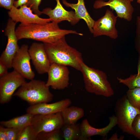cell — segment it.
I'll list each match as a JSON object with an SVG mask.
<instances>
[{"instance_id": "6da1fadb", "label": "cell", "mask_w": 140, "mask_h": 140, "mask_svg": "<svg viewBox=\"0 0 140 140\" xmlns=\"http://www.w3.org/2000/svg\"><path fill=\"white\" fill-rule=\"evenodd\" d=\"M58 24L53 22L44 24L20 23L16 29V33L18 40L31 39L47 44L55 43L69 34L83 35L75 31L61 29Z\"/></svg>"}, {"instance_id": "7a4b0ae2", "label": "cell", "mask_w": 140, "mask_h": 140, "mask_svg": "<svg viewBox=\"0 0 140 140\" xmlns=\"http://www.w3.org/2000/svg\"><path fill=\"white\" fill-rule=\"evenodd\" d=\"M44 43L51 64L68 66L80 71L83 62L81 53L66 43L65 37L52 44Z\"/></svg>"}, {"instance_id": "3957f363", "label": "cell", "mask_w": 140, "mask_h": 140, "mask_svg": "<svg viewBox=\"0 0 140 140\" xmlns=\"http://www.w3.org/2000/svg\"><path fill=\"white\" fill-rule=\"evenodd\" d=\"M81 67L80 71L83 75L85 88L87 92L106 97L114 94L105 73L90 67L83 62L81 63Z\"/></svg>"}, {"instance_id": "277c9868", "label": "cell", "mask_w": 140, "mask_h": 140, "mask_svg": "<svg viewBox=\"0 0 140 140\" xmlns=\"http://www.w3.org/2000/svg\"><path fill=\"white\" fill-rule=\"evenodd\" d=\"M13 95L18 97L31 105L51 101L53 95L46 83L32 79L20 87Z\"/></svg>"}, {"instance_id": "5b68a950", "label": "cell", "mask_w": 140, "mask_h": 140, "mask_svg": "<svg viewBox=\"0 0 140 140\" xmlns=\"http://www.w3.org/2000/svg\"><path fill=\"white\" fill-rule=\"evenodd\" d=\"M115 111L118 127L123 132L132 135V124L136 116L140 114V109L132 106L124 95L116 101Z\"/></svg>"}, {"instance_id": "8992f818", "label": "cell", "mask_w": 140, "mask_h": 140, "mask_svg": "<svg viewBox=\"0 0 140 140\" xmlns=\"http://www.w3.org/2000/svg\"><path fill=\"white\" fill-rule=\"evenodd\" d=\"M25 78L15 70L1 77L0 102L4 104L11 100L16 89L25 83Z\"/></svg>"}, {"instance_id": "52a82bcc", "label": "cell", "mask_w": 140, "mask_h": 140, "mask_svg": "<svg viewBox=\"0 0 140 140\" xmlns=\"http://www.w3.org/2000/svg\"><path fill=\"white\" fill-rule=\"evenodd\" d=\"M64 124L61 112L34 115L31 124L36 134L59 130Z\"/></svg>"}, {"instance_id": "ba28073f", "label": "cell", "mask_w": 140, "mask_h": 140, "mask_svg": "<svg viewBox=\"0 0 140 140\" xmlns=\"http://www.w3.org/2000/svg\"><path fill=\"white\" fill-rule=\"evenodd\" d=\"M117 17L112 11L107 9L104 15L95 21L93 28V37L104 35L111 39H116L118 36L116 27Z\"/></svg>"}, {"instance_id": "9c48e42d", "label": "cell", "mask_w": 140, "mask_h": 140, "mask_svg": "<svg viewBox=\"0 0 140 140\" xmlns=\"http://www.w3.org/2000/svg\"><path fill=\"white\" fill-rule=\"evenodd\" d=\"M16 23L11 18L8 20L5 30V34L8 38L6 47L0 57V62L5 65L8 68H12L13 59L19 47L15 32Z\"/></svg>"}, {"instance_id": "30bf717a", "label": "cell", "mask_w": 140, "mask_h": 140, "mask_svg": "<svg viewBox=\"0 0 140 140\" xmlns=\"http://www.w3.org/2000/svg\"><path fill=\"white\" fill-rule=\"evenodd\" d=\"M47 86L53 89H63L69 84V71L67 66L55 63L51 64L47 72Z\"/></svg>"}, {"instance_id": "8fae6325", "label": "cell", "mask_w": 140, "mask_h": 140, "mask_svg": "<svg viewBox=\"0 0 140 140\" xmlns=\"http://www.w3.org/2000/svg\"><path fill=\"white\" fill-rule=\"evenodd\" d=\"M28 46L23 45L19 48L12 61V67L25 78L31 80L35 77L30 65L31 58L28 51Z\"/></svg>"}, {"instance_id": "7c38bea8", "label": "cell", "mask_w": 140, "mask_h": 140, "mask_svg": "<svg viewBox=\"0 0 140 140\" xmlns=\"http://www.w3.org/2000/svg\"><path fill=\"white\" fill-rule=\"evenodd\" d=\"M131 2V0H109L107 2L97 0L95 2L93 6L95 9H98L108 6L115 11L117 17L130 22L134 11Z\"/></svg>"}, {"instance_id": "4fadbf2b", "label": "cell", "mask_w": 140, "mask_h": 140, "mask_svg": "<svg viewBox=\"0 0 140 140\" xmlns=\"http://www.w3.org/2000/svg\"><path fill=\"white\" fill-rule=\"evenodd\" d=\"M28 51L31 60L37 72L40 74L47 73L51 64L44 43H33Z\"/></svg>"}, {"instance_id": "5bb4252c", "label": "cell", "mask_w": 140, "mask_h": 140, "mask_svg": "<svg viewBox=\"0 0 140 140\" xmlns=\"http://www.w3.org/2000/svg\"><path fill=\"white\" fill-rule=\"evenodd\" d=\"M9 17L17 23L27 24L31 23L44 24L51 21V19L43 18L33 13L31 8L24 5L18 8L14 6L8 12Z\"/></svg>"}, {"instance_id": "9a60e30c", "label": "cell", "mask_w": 140, "mask_h": 140, "mask_svg": "<svg viewBox=\"0 0 140 140\" xmlns=\"http://www.w3.org/2000/svg\"><path fill=\"white\" fill-rule=\"evenodd\" d=\"M71 101L68 99H63L51 103H39L31 105L27 109V113L34 115H47L61 112L69 106Z\"/></svg>"}, {"instance_id": "2e32d148", "label": "cell", "mask_w": 140, "mask_h": 140, "mask_svg": "<svg viewBox=\"0 0 140 140\" xmlns=\"http://www.w3.org/2000/svg\"><path fill=\"white\" fill-rule=\"evenodd\" d=\"M56 1L57 4L54 9L46 8L43 9L41 11L42 13L48 16L52 22L58 23L62 21L67 20L74 25L79 22L80 19L75 12L67 11L63 7L60 0Z\"/></svg>"}, {"instance_id": "e0dca14e", "label": "cell", "mask_w": 140, "mask_h": 140, "mask_svg": "<svg viewBox=\"0 0 140 140\" xmlns=\"http://www.w3.org/2000/svg\"><path fill=\"white\" fill-rule=\"evenodd\" d=\"M109 123L106 127L101 128H94L89 124L87 119L83 120L80 125L81 132V140L91 139V136L100 135L104 137L117 124V118L115 115L110 116Z\"/></svg>"}, {"instance_id": "ac0fdd59", "label": "cell", "mask_w": 140, "mask_h": 140, "mask_svg": "<svg viewBox=\"0 0 140 140\" xmlns=\"http://www.w3.org/2000/svg\"><path fill=\"white\" fill-rule=\"evenodd\" d=\"M64 5L67 7L74 9L75 14L80 19H83L86 22L91 33L95 21L90 17L86 8L84 0H78L76 4L71 3L66 0H62Z\"/></svg>"}, {"instance_id": "d6986e66", "label": "cell", "mask_w": 140, "mask_h": 140, "mask_svg": "<svg viewBox=\"0 0 140 140\" xmlns=\"http://www.w3.org/2000/svg\"><path fill=\"white\" fill-rule=\"evenodd\" d=\"M61 113L64 124H68L76 123L85 114L84 110L82 108L74 106H69Z\"/></svg>"}, {"instance_id": "ffe728a7", "label": "cell", "mask_w": 140, "mask_h": 140, "mask_svg": "<svg viewBox=\"0 0 140 140\" xmlns=\"http://www.w3.org/2000/svg\"><path fill=\"white\" fill-rule=\"evenodd\" d=\"M34 115L27 113L8 120L1 121L0 124L5 127L22 129L25 127L31 124Z\"/></svg>"}, {"instance_id": "44dd1931", "label": "cell", "mask_w": 140, "mask_h": 140, "mask_svg": "<svg viewBox=\"0 0 140 140\" xmlns=\"http://www.w3.org/2000/svg\"><path fill=\"white\" fill-rule=\"evenodd\" d=\"M60 130L63 139L81 140V132L79 124H64Z\"/></svg>"}, {"instance_id": "7402d4cb", "label": "cell", "mask_w": 140, "mask_h": 140, "mask_svg": "<svg viewBox=\"0 0 140 140\" xmlns=\"http://www.w3.org/2000/svg\"><path fill=\"white\" fill-rule=\"evenodd\" d=\"M117 78L120 83L126 85L129 89L140 88V75L138 71L137 74H131L128 78L123 79L117 77Z\"/></svg>"}, {"instance_id": "603a6c76", "label": "cell", "mask_w": 140, "mask_h": 140, "mask_svg": "<svg viewBox=\"0 0 140 140\" xmlns=\"http://www.w3.org/2000/svg\"><path fill=\"white\" fill-rule=\"evenodd\" d=\"M126 96L130 103L133 107L140 109V88L129 89Z\"/></svg>"}, {"instance_id": "cb8c5ba5", "label": "cell", "mask_w": 140, "mask_h": 140, "mask_svg": "<svg viewBox=\"0 0 140 140\" xmlns=\"http://www.w3.org/2000/svg\"><path fill=\"white\" fill-rule=\"evenodd\" d=\"M38 135L31 125L25 127L20 130L17 140H37Z\"/></svg>"}, {"instance_id": "d4e9b609", "label": "cell", "mask_w": 140, "mask_h": 140, "mask_svg": "<svg viewBox=\"0 0 140 140\" xmlns=\"http://www.w3.org/2000/svg\"><path fill=\"white\" fill-rule=\"evenodd\" d=\"M38 140H60L63 139L60 129L49 132H41L38 135Z\"/></svg>"}, {"instance_id": "484cf974", "label": "cell", "mask_w": 140, "mask_h": 140, "mask_svg": "<svg viewBox=\"0 0 140 140\" xmlns=\"http://www.w3.org/2000/svg\"><path fill=\"white\" fill-rule=\"evenodd\" d=\"M135 48L138 53L140 52V16H138L136 20V37L135 40Z\"/></svg>"}, {"instance_id": "4316f807", "label": "cell", "mask_w": 140, "mask_h": 140, "mask_svg": "<svg viewBox=\"0 0 140 140\" xmlns=\"http://www.w3.org/2000/svg\"><path fill=\"white\" fill-rule=\"evenodd\" d=\"M132 135L140 139V114L137 115L132 124Z\"/></svg>"}, {"instance_id": "83f0119b", "label": "cell", "mask_w": 140, "mask_h": 140, "mask_svg": "<svg viewBox=\"0 0 140 140\" xmlns=\"http://www.w3.org/2000/svg\"><path fill=\"white\" fill-rule=\"evenodd\" d=\"M8 140H17L19 134L22 129L5 127Z\"/></svg>"}, {"instance_id": "f1b7e54d", "label": "cell", "mask_w": 140, "mask_h": 140, "mask_svg": "<svg viewBox=\"0 0 140 140\" xmlns=\"http://www.w3.org/2000/svg\"><path fill=\"white\" fill-rule=\"evenodd\" d=\"M41 0H28L27 5L30 8L35 14L39 16L42 14L39 9Z\"/></svg>"}, {"instance_id": "f546056e", "label": "cell", "mask_w": 140, "mask_h": 140, "mask_svg": "<svg viewBox=\"0 0 140 140\" xmlns=\"http://www.w3.org/2000/svg\"><path fill=\"white\" fill-rule=\"evenodd\" d=\"M15 1V0H0V5L10 10L13 6Z\"/></svg>"}, {"instance_id": "4dcf8cb0", "label": "cell", "mask_w": 140, "mask_h": 140, "mask_svg": "<svg viewBox=\"0 0 140 140\" xmlns=\"http://www.w3.org/2000/svg\"><path fill=\"white\" fill-rule=\"evenodd\" d=\"M0 140H8L5 127L1 125L0 126Z\"/></svg>"}, {"instance_id": "1f68e13d", "label": "cell", "mask_w": 140, "mask_h": 140, "mask_svg": "<svg viewBox=\"0 0 140 140\" xmlns=\"http://www.w3.org/2000/svg\"><path fill=\"white\" fill-rule=\"evenodd\" d=\"M8 68L0 62V77L6 74Z\"/></svg>"}, {"instance_id": "d6a6232c", "label": "cell", "mask_w": 140, "mask_h": 140, "mask_svg": "<svg viewBox=\"0 0 140 140\" xmlns=\"http://www.w3.org/2000/svg\"><path fill=\"white\" fill-rule=\"evenodd\" d=\"M28 0H17L15 1L14 3L13 6L16 8L19 7H20L22 6L27 5Z\"/></svg>"}, {"instance_id": "836d02e7", "label": "cell", "mask_w": 140, "mask_h": 140, "mask_svg": "<svg viewBox=\"0 0 140 140\" xmlns=\"http://www.w3.org/2000/svg\"><path fill=\"white\" fill-rule=\"evenodd\" d=\"M123 136H122L120 138H118L116 133L114 134L108 140H123L124 139Z\"/></svg>"}, {"instance_id": "e575fe53", "label": "cell", "mask_w": 140, "mask_h": 140, "mask_svg": "<svg viewBox=\"0 0 140 140\" xmlns=\"http://www.w3.org/2000/svg\"><path fill=\"white\" fill-rule=\"evenodd\" d=\"M138 53L139 55L137 65V71L139 72L140 75V52Z\"/></svg>"}, {"instance_id": "d590c367", "label": "cell", "mask_w": 140, "mask_h": 140, "mask_svg": "<svg viewBox=\"0 0 140 140\" xmlns=\"http://www.w3.org/2000/svg\"><path fill=\"white\" fill-rule=\"evenodd\" d=\"M137 2L138 4H140V0H137Z\"/></svg>"}, {"instance_id": "8d00e7d4", "label": "cell", "mask_w": 140, "mask_h": 140, "mask_svg": "<svg viewBox=\"0 0 140 140\" xmlns=\"http://www.w3.org/2000/svg\"><path fill=\"white\" fill-rule=\"evenodd\" d=\"M134 1V0H131V2H132V1Z\"/></svg>"}]
</instances>
